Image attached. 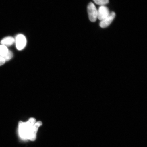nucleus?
<instances>
[{"label":"nucleus","instance_id":"39448f33","mask_svg":"<svg viewBox=\"0 0 147 147\" xmlns=\"http://www.w3.org/2000/svg\"><path fill=\"white\" fill-rule=\"evenodd\" d=\"M98 11L97 18L100 21L104 20L109 15L110 13L109 9L105 5H101Z\"/></svg>","mask_w":147,"mask_h":147},{"label":"nucleus","instance_id":"0eeeda50","mask_svg":"<svg viewBox=\"0 0 147 147\" xmlns=\"http://www.w3.org/2000/svg\"><path fill=\"white\" fill-rule=\"evenodd\" d=\"M9 50L6 46L0 45V56L4 58L8 54Z\"/></svg>","mask_w":147,"mask_h":147},{"label":"nucleus","instance_id":"20e7f679","mask_svg":"<svg viewBox=\"0 0 147 147\" xmlns=\"http://www.w3.org/2000/svg\"><path fill=\"white\" fill-rule=\"evenodd\" d=\"M115 16V12H112L110 13L107 17L100 21V26L102 28H105L109 26L114 19Z\"/></svg>","mask_w":147,"mask_h":147},{"label":"nucleus","instance_id":"f03ea898","mask_svg":"<svg viewBox=\"0 0 147 147\" xmlns=\"http://www.w3.org/2000/svg\"><path fill=\"white\" fill-rule=\"evenodd\" d=\"M88 12L90 21L93 22L96 21L98 15V11L92 3H90L88 4Z\"/></svg>","mask_w":147,"mask_h":147},{"label":"nucleus","instance_id":"9d476101","mask_svg":"<svg viewBox=\"0 0 147 147\" xmlns=\"http://www.w3.org/2000/svg\"><path fill=\"white\" fill-rule=\"evenodd\" d=\"M5 61L4 58L0 56V66H1L4 64L5 62Z\"/></svg>","mask_w":147,"mask_h":147},{"label":"nucleus","instance_id":"423d86ee","mask_svg":"<svg viewBox=\"0 0 147 147\" xmlns=\"http://www.w3.org/2000/svg\"><path fill=\"white\" fill-rule=\"evenodd\" d=\"M15 42V39L11 36H8L3 38L1 41L2 45H4L6 47L12 45Z\"/></svg>","mask_w":147,"mask_h":147},{"label":"nucleus","instance_id":"7ed1b4c3","mask_svg":"<svg viewBox=\"0 0 147 147\" xmlns=\"http://www.w3.org/2000/svg\"><path fill=\"white\" fill-rule=\"evenodd\" d=\"M16 48L18 50H22L26 45L27 41L25 36L22 34H19L16 36Z\"/></svg>","mask_w":147,"mask_h":147},{"label":"nucleus","instance_id":"1a4fd4ad","mask_svg":"<svg viewBox=\"0 0 147 147\" xmlns=\"http://www.w3.org/2000/svg\"><path fill=\"white\" fill-rule=\"evenodd\" d=\"M13 56V54L12 51L9 50L8 54L4 57V58L5 61L6 62L11 59Z\"/></svg>","mask_w":147,"mask_h":147},{"label":"nucleus","instance_id":"6e6552de","mask_svg":"<svg viewBox=\"0 0 147 147\" xmlns=\"http://www.w3.org/2000/svg\"><path fill=\"white\" fill-rule=\"evenodd\" d=\"M96 4L100 5H104L108 4L109 2V0H93Z\"/></svg>","mask_w":147,"mask_h":147},{"label":"nucleus","instance_id":"f257e3e1","mask_svg":"<svg viewBox=\"0 0 147 147\" xmlns=\"http://www.w3.org/2000/svg\"><path fill=\"white\" fill-rule=\"evenodd\" d=\"M41 121L36 122L33 117L26 122L20 121L18 125V132L19 137L23 140H36L38 129L42 125Z\"/></svg>","mask_w":147,"mask_h":147}]
</instances>
